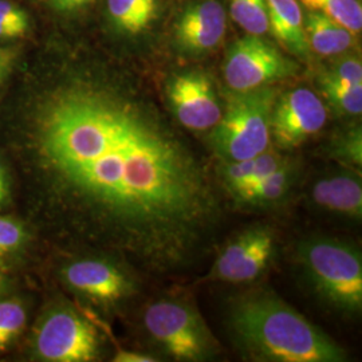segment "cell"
I'll use <instances>...</instances> for the list:
<instances>
[{
	"mask_svg": "<svg viewBox=\"0 0 362 362\" xmlns=\"http://www.w3.org/2000/svg\"><path fill=\"white\" fill-rule=\"evenodd\" d=\"M40 153L71 192L132 235L153 270L185 264L219 203L192 151L134 105L91 89L55 97Z\"/></svg>",
	"mask_w": 362,
	"mask_h": 362,
	"instance_id": "1",
	"label": "cell"
},
{
	"mask_svg": "<svg viewBox=\"0 0 362 362\" xmlns=\"http://www.w3.org/2000/svg\"><path fill=\"white\" fill-rule=\"evenodd\" d=\"M230 325L239 344L257 360L341 362L345 351L300 313L270 293L236 299Z\"/></svg>",
	"mask_w": 362,
	"mask_h": 362,
	"instance_id": "2",
	"label": "cell"
},
{
	"mask_svg": "<svg viewBox=\"0 0 362 362\" xmlns=\"http://www.w3.org/2000/svg\"><path fill=\"white\" fill-rule=\"evenodd\" d=\"M276 91L264 86L233 91L209 143L226 163L254 158L272 148V115Z\"/></svg>",
	"mask_w": 362,
	"mask_h": 362,
	"instance_id": "3",
	"label": "cell"
},
{
	"mask_svg": "<svg viewBox=\"0 0 362 362\" xmlns=\"http://www.w3.org/2000/svg\"><path fill=\"white\" fill-rule=\"evenodd\" d=\"M299 258L325 300L346 313L362 308V259L356 247L337 239L314 238L299 246Z\"/></svg>",
	"mask_w": 362,
	"mask_h": 362,
	"instance_id": "4",
	"label": "cell"
},
{
	"mask_svg": "<svg viewBox=\"0 0 362 362\" xmlns=\"http://www.w3.org/2000/svg\"><path fill=\"white\" fill-rule=\"evenodd\" d=\"M149 336L177 361H204L215 351V341L192 306L173 299L152 303L144 314Z\"/></svg>",
	"mask_w": 362,
	"mask_h": 362,
	"instance_id": "5",
	"label": "cell"
},
{
	"mask_svg": "<svg viewBox=\"0 0 362 362\" xmlns=\"http://www.w3.org/2000/svg\"><path fill=\"white\" fill-rule=\"evenodd\" d=\"M298 66L258 35L236 40L224 62V79L233 91H248L293 77Z\"/></svg>",
	"mask_w": 362,
	"mask_h": 362,
	"instance_id": "6",
	"label": "cell"
},
{
	"mask_svg": "<svg viewBox=\"0 0 362 362\" xmlns=\"http://www.w3.org/2000/svg\"><path fill=\"white\" fill-rule=\"evenodd\" d=\"M94 326L76 311L55 310L39 326L35 349L52 362H89L98 356Z\"/></svg>",
	"mask_w": 362,
	"mask_h": 362,
	"instance_id": "7",
	"label": "cell"
},
{
	"mask_svg": "<svg viewBox=\"0 0 362 362\" xmlns=\"http://www.w3.org/2000/svg\"><path fill=\"white\" fill-rule=\"evenodd\" d=\"M327 110L321 98L310 89L287 91L274 104L272 141L282 149H293L322 129Z\"/></svg>",
	"mask_w": 362,
	"mask_h": 362,
	"instance_id": "8",
	"label": "cell"
},
{
	"mask_svg": "<svg viewBox=\"0 0 362 362\" xmlns=\"http://www.w3.org/2000/svg\"><path fill=\"white\" fill-rule=\"evenodd\" d=\"M275 238L267 227H254L240 233L214 263L208 279L227 284L255 281L272 262Z\"/></svg>",
	"mask_w": 362,
	"mask_h": 362,
	"instance_id": "9",
	"label": "cell"
},
{
	"mask_svg": "<svg viewBox=\"0 0 362 362\" xmlns=\"http://www.w3.org/2000/svg\"><path fill=\"white\" fill-rule=\"evenodd\" d=\"M168 98L175 116L188 129H212L221 118L214 85L203 73L189 71L172 78Z\"/></svg>",
	"mask_w": 362,
	"mask_h": 362,
	"instance_id": "10",
	"label": "cell"
},
{
	"mask_svg": "<svg viewBox=\"0 0 362 362\" xmlns=\"http://www.w3.org/2000/svg\"><path fill=\"white\" fill-rule=\"evenodd\" d=\"M64 276L69 287L98 303H116L132 293L129 278L104 260L74 262L64 270Z\"/></svg>",
	"mask_w": 362,
	"mask_h": 362,
	"instance_id": "11",
	"label": "cell"
},
{
	"mask_svg": "<svg viewBox=\"0 0 362 362\" xmlns=\"http://www.w3.org/2000/svg\"><path fill=\"white\" fill-rule=\"evenodd\" d=\"M177 40L188 52L212 50L226 34V11L216 0H204L189 7L176 27Z\"/></svg>",
	"mask_w": 362,
	"mask_h": 362,
	"instance_id": "12",
	"label": "cell"
},
{
	"mask_svg": "<svg viewBox=\"0 0 362 362\" xmlns=\"http://www.w3.org/2000/svg\"><path fill=\"white\" fill-rule=\"evenodd\" d=\"M311 199L327 211L361 219V180L356 176L338 175L317 181L311 188Z\"/></svg>",
	"mask_w": 362,
	"mask_h": 362,
	"instance_id": "13",
	"label": "cell"
},
{
	"mask_svg": "<svg viewBox=\"0 0 362 362\" xmlns=\"http://www.w3.org/2000/svg\"><path fill=\"white\" fill-rule=\"evenodd\" d=\"M269 28L287 50L308 58L309 45L305 34L303 15L298 0H266Z\"/></svg>",
	"mask_w": 362,
	"mask_h": 362,
	"instance_id": "14",
	"label": "cell"
},
{
	"mask_svg": "<svg viewBox=\"0 0 362 362\" xmlns=\"http://www.w3.org/2000/svg\"><path fill=\"white\" fill-rule=\"evenodd\" d=\"M305 34L309 49L324 57L346 52L354 45V37L348 28L320 13H308Z\"/></svg>",
	"mask_w": 362,
	"mask_h": 362,
	"instance_id": "15",
	"label": "cell"
},
{
	"mask_svg": "<svg viewBox=\"0 0 362 362\" xmlns=\"http://www.w3.org/2000/svg\"><path fill=\"white\" fill-rule=\"evenodd\" d=\"M293 168L285 161L276 170L250 185L246 189L233 194V197L242 204L267 206L279 202L290 189Z\"/></svg>",
	"mask_w": 362,
	"mask_h": 362,
	"instance_id": "16",
	"label": "cell"
},
{
	"mask_svg": "<svg viewBox=\"0 0 362 362\" xmlns=\"http://www.w3.org/2000/svg\"><path fill=\"white\" fill-rule=\"evenodd\" d=\"M107 10L119 30L134 35L153 22L157 3L156 0H107Z\"/></svg>",
	"mask_w": 362,
	"mask_h": 362,
	"instance_id": "17",
	"label": "cell"
},
{
	"mask_svg": "<svg viewBox=\"0 0 362 362\" xmlns=\"http://www.w3.org/2000/svg\"><path fill=\"white\" fill-rule=\"evenodd\" d=\"M311 13H320L348 28L353 35L362 30V7L358 0H299Z\"/></svg>",
	"mask_w": 362,
	"mask_h": 362,
	"instance_id": "18",
	"label": "cell"
},
{
	"mask_svg": "<svg viewBox=\"0 0 362 362\" xmlns=\"http://www.w3.org/2000/svg\"><path fill=\"white\" fill-rule=\"evenodd\" d=\"M320 86L325 98L337 112L348 116H360L362 112V85H349L329 74L320 76Z\"/></svg>",
	"mask_w": 362,
	"mask_h": 362,
	"instance_id": "19",
	"label": "cell"
},
{
	"mask_svg": "<svg viewBox=\"0 0 362 362\" xmlns=\"http://www.w3.org/2000/svg\"><path fill=\"white\" fill-rule=\"evenodd\" d=\"M231 15L250 35L262 37L269 31L266 0H231Z\"/></svg>",
	"mask_w": 362,
	"mask_h": 362,
	"instance_id": "20",
	"label": "cell"
},
{
	"mask_svg": "<svg viewBox=\"0 0 362 362\" xmlns=\"http://www.w3.org/2000/svg\"><path fill=\"white\" fill-rule=\"evenodd\" d=\"M26 310L18 300H0V351L7 349L26 325Z\"/></svg>",
	"mask_w": 362,
	"mask_h": 362,
	"instance_id": "21",
	"label": "cell"
},
{
	"mask_svg": "<svg viewBox=\"0 0 362 362\" xmlns=\"http://www.w3.org/2000/svg\"><path fill=\"white\" fill-rule=\"evenodd\" d=\"M28 28L27 13L10 0H0V39L18 38Z\"/></svg>",
	"mask_w": 362,
	"mask_h": 362,
	"instance_id": "22",
	"label": "cell"
},
{
	"mask_svg": "<svg viewBox=\"0 0 362 362\" xmlns=\"http://www.w3.org/2000/svg\"><path fill=\"white\" fill-rule=\"evenodd\" d=\"M330 153L338 161L361 168L362 165V134L361 129L346 132L332 144Z\"/></svg>",
	"mask_w": 362,
	"mask_h": 362,
	"instance_id": "23",
	"label": "cell"
},
{
	"mask_svg": "<svg viewBox=\"0 0 362 362\" xmlns=\"http://www.w3.org/2000/svg\"><path fill=\"white\" fill-rule=\"evenodd\" d=\"M26 240V233L16 220L0 218V257L11 254Z\"/></svg>",
	"mask_w": 362,
	"mask_h": 362,
	"instance_id": "24",
	"label": "cell"
},
{
	"mask_svg": "<svg viewBox=\"0 0 362 362\" xmlns=\"http://www.w3.org/2000/svg\"><path fill=\"white\" fill-rule=\"evenodd\" d=\"M325 73L349 85H362L361 61L357 58H344Z\"/></svg>",
	"mask_w": 362,
	"mask_h": 362,
	"instance_id": "25",
	"label": "cell"
},
{
	"mask_svg": "<svg viewBox=\"0 0 362 362\" xmlns=\"http://www.w3.org/2000/svg\"><path fill=\"white\" fill-rule=\"evenodd\" d=\"M115 362H156L158 361L153 356L144 354V353H136V351H128V350H119L117 351Z\"/></svg>",
	"mask_w": 362,
	"mask_h": 362,
	"instance_id": "26",
	"label": "cell"
},
{
	"mask_svg": "<svg viewBox=\"0 0 362 362\" xmlns=\"http://www.w3.org/2000/svg\"><path fill=\"white\" fill-rule=\"evenodd\" d=\"M89 0H52V4L59 11H71L82 7Z\"/></svg>",
	"mask_w": 362,
	"mask_h": 362,
	"instance_id": "27",
	"label": "cell"
},
{
	"mask_svg": "<svg viewBox=\"0 0 362 362\" xmlns=\"http://www.w3.org/2000/svg\"><path fill=\"white\" fill-rule=\"evenodd\" d=\"M7 199H8V179H7L6 170L0 164V208L4 206Z\"/></svg>",
	"mask_w": 362,
	"mask_h": 362,
	"instance_id": "28",
	"label": "cell"
},
{
	"mask_svg": "<svg viewBox=\"0 0 362 362\" xmlns=\"http://www.w3.org/2000/svg\"><path fill=\"white\" fill-rule=\"evenodd\" d=\"M10 64H11V52L0 49V78L4 76Z\"/></svg>",
	"mask_w": 362,
	"mask_h": 362,
	"instance_id": "29",
	"label": "cell"
},
{
	"mask_svg": "<svg viewBox=\"0 0 362 362\" xmlns=\"http://www.w3.org/2000/svg\"><path fill=\"white\" fill-rule=\"evenodd\" d=\"M3 287H4V279H3V276L0 275V294H1V291H3Z\"/></svg>",
	"mask_w": 362,
	"mask_h": 362,
	"instance_id": "30",
	"label": "cell"
}]
</instances>
